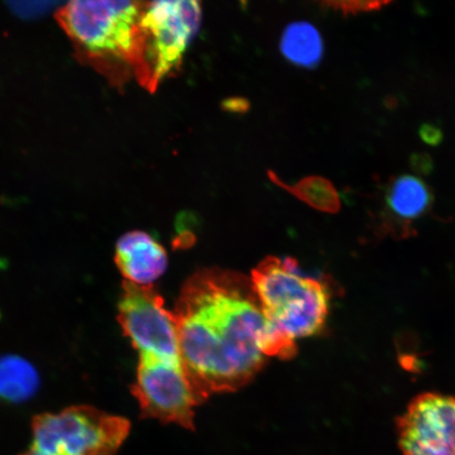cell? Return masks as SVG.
<instances>
[{
	"label": "cell",
	"mask_w": 455,
	"mask_h": 455,
	"mask_svg": "<svg viewBox=\"0 0 455 455\" xmlns=\"http://www.w3.org/2000/svg\"><path fill=\"white\" fill-rule=\"evenodd\" d=\"M173 312L181 362L208 396L248 385L266 362L269 325L251 278L220 268L198 270Z\"/></svg>",
	"instance_id": "1"
},
{
	"label": "cell",
	"mask_w": 455,
	"mask_h": 455,
	"mask_svg": "<svg viewBox=\"0 0 455 455\" xmlns=\"http://www.w3.org/2000/svg\"><path fill=\"white\" fill-rule=\"evenodd\" d=\"M145 4L134 2H71L56 19L70 37L79 59L116 79L128 67L146 85Z\"/></svg>",
	"instance_id": "2"
},
{
	"label": "cell",
	"mask_w": 455,
	"mask_h": 455,
	"mask_svg": "<svg viewBox=\"0 0 455 455\" xmlns=\"http://www.w3.org/2000/svg\"><path fill=\"white\" fill-rule=\"evenodd\" d=\"M250 278L266 321L278 331L295 340L313 337L325 327L329 288L318 278L305 275L297 260L268 256Z\"/></svg>",
	"instance_id": "3"
},
{
	"label": "cell",
	"mask_w": 455,
	"mask_h": 455,
	"mask_svg": "<svg viewBox=\"0 0 455 455\" xmlns=\"http://www.w3.org/2000/svg\"><path fill=\"white\" fill-rule=\"evenodd\" d=\"M31 449L39 455H116L131 429L127 419L72 406L33 419Z\"/></svg>",
	"instance_id": "4"
},
{
	"label": "cell",
	"mask_w": 455,
	"mask_h": 455,
	"mask_svg": "<svg viewBox=\"0 0 455 455\" xmlns=\"http://www.w3.org/2000/svg\"><path fill=\"white\" fill-rule=\"evenodd\" d=\"M142 419H157L195 431L196 408L209 397L187 371L183 362L140 355L131 387Z\"/></svg>",
	"instance_id": "5"
},
{
	"label": "cell",
	"mask_w": 455,
	"mask_h": 455,
	"mask_svg": "<svg viewBox=\"0 0 455 455\" xmlns=\"http://www.w3.org/2000/svg\"><path fill=\"white\" fill-rule=\"evenodd\" d=\"M202 22L201 4L169 0L145 4L141 26L145 33L146 87L156 90L178 69Z\"/></svg>",
	"instance_id": "6"
},
{
	"label": "cell",
	"mask_w": 455,
	"mask_h": 455,
	"mask_svg": "<svg viewBox=\"0 0 455 455\" xmlns=\"http://www.w3.org/2000/svg\"><path fill=\"white\" fill-rule=\"evenodd\" d=\"M117 321L140 355L180 361L178 323L157 290L123 283Z\"/></svg>",
	"instance_id": "7"
},
{
	"label": "cell",
	"mask_w": 455,
	"mask_h": 455,
	"mask_svg": "<svg viewBox=\"0 0 455 455\" xmlns=\"http://www.w3.org/2000/svg\"><path fill=\"white\" fill-rule=\"evenodd\" d=\"M403 455H455V396L426 392L396 419Z\"/></svg>",
	"instance_id": "8"
},
{
	"label": "cell",
	"mask_w": 455,
	"mask_h": 455,
	"mask_svg": "<svg viewBox=\"0 0 455 455\" xmlns=\"http://www.w3.org/2000/svg\"><path fill=\"white\" fill-rule=\"evenodd\" d=\"M114 259L127 282L139 286H152L168 267L166 250L142 231H131L119 238Z\"/></svg>",
	"instance_id": "9"
},
{
	"label": "cell",
	"mask_w": 455,
	"mask_h": 455,
	"mask_svg": "<svg viewBox=\"0 0 455 455\" xmlns=\"http://www.w3.org/2000/svg\"><path fill=\"white\" fill-rule=\"evenodd\" d=\"M41 379L36 367L24 357L0 356V401L24 403L36 394Z\"/></svg>",
	"instance_id": "10"
},
{
	"label": "cell",
	"mask_w": 455,
	"mask_h": 455,
	"mask_svg": "<svg viewBox=\"0 0 455 455\" xmlns=\"http://www.w3.org/2000/svg\"><path fill=\"white\" fill-rule=\"evenodd\" d=\"M281 52L293 65L312 69L321 64L323 43L321 33L307 21L289 25L283 33Z\"/></svg>",
	"instance_id": "11"
},
{
	"label": "cell",
	"mask_w": 455,
	"mask_h": 455,
	"mask_svg": "<svg viewBox=\"0 0 455 455\" xmlns=\"http://www.w3.org/2000/svg\"><path fill=\"white\" fill-rule=\"evenodd\" d=\"M431 192L424 181L415 176L396 179L387 193V203L392 212L403 220H415L428 212Z\"/></svg>",
	"instance_id": "12"
},
{
	"label": "cell",
	"mask_w": 455,
	"mask_h": 455,
	"mask_svg": "<svg viewBox=\"0 0 455 455\" xmlns=\"http://www.w3.org/2000/svg\"><path fill=\"white\" fill-rule=\"evenodd\" d=\"M277 185L286 188L301 201L310 204L311 207L327 213H337L340 209V199L337 189L329 180L320 176H311L305 179L297 186L290 188L284 186L281 180H275Z\"/></svg>",
	"instance_id": "13"
},
{
	"label": "cell",
	"mask_w": 455,
	"mask_h": 455,
	"mask_svg": "<svg viewBox=\"0 0 455 455\" xmlns=\"http://www.w3.org/2000/svg\"><path fill=\"white\" fill-rule=\"evenodd\" d=\"M328 7L340 11L345 15L374 12L382 10L389 2H333L327 3Z\"/></svg>",
	"instance_id": "14"
},
{
	"label": "cell",
	"mask_w": 455,
	"mask_h": 455,
	"mask_svg": "<svg viewBox=\"0 0 455 455\" xmlns=\"http://www.w3.org/2000/svg\"><path fill=\"white\" fill-rule=\"evenodd\" d=\"M409 164L415 173L419 175H429L435 168L434 159L427 153L415 152L409 158Z\"/></svg>",
	"instance_id": "15"
},
{
	"label": "cell",
	"mask_w": 455,
	"mask_h": 455,
	"mask_svg": "<svg viewBox=\"0 0 455 455\" xmlns=\"http://www.w3.org/2000/svg\"><path fill=\"white\" fill-rule=\"evenodd\" d=\"M419 138L426 145L436 147L442 144L443 133L439 127L431 124H424L419 131Z\"/></svg>",
	"instance_id": "16"
},
{
	"label": "cell",
	"mask_w": 455,
	"mask_h": 455,
	"mask_svg": "<svg viewBox=\"0 0 455 455\" xmlns=\"http://www.w3.org/2000/svg\"><path fill=\"white\" fill-rule=\"evenodd\" d=\"M51 4H14V10L22 16H34L36 13H43L44 7H49Z\"/></svg>",
	"instance_id": "17"
},
{
	"label": "cell",
	"mask_w": 455,
	"mask_h": 455,
	"mask_svg": "<svg viewBox=\"0 0 455 455\" xmlns=\"http://www.w3.org/2000/svg\"><path fill=\"white\" fill-rule=\"evenodd\" d=\"M20 455H39L37 452L32 451V449H28L25 453H22Z\"/></svg>",
	"instance_id": "18"
}]
</instances>
